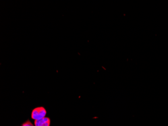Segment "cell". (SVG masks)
I'll return each mask as SVG.
<instances>
[{
  "mask_svg": "<svg viewBox=\"0 0 168 126\" xmlns=\"http://www.w3.org/2000/svg\"><path fill=\"white\" fill-rule=\"evenodd\" d=\"M46 111L43 107H37L33 109L31 113V118L34 120H39L45 117Z\"/></svg>",
  "mask_w": 168,
  "mask_h": 126,
  "instance_id": "obj_1",
  "label": "cell"
},
{
  "mask_svg": "<svg viewBox=\"0 0 168 126\" xmlns=\"http://www.w3.org/2000/svg\"><path fill=\"white\" fill-rule=\"evenodd\" d=\"M50 120L49 118L44 117L39 120H35V126H50Z\"/></svg>",
  "mask_w": 168,
  "mask_h": 126,
  "instance_id": "obj_2",
  "label": "cell"
},
{
  "mask_svg": "<svg viewBox=\"0 0 168 126\" xmlns=\"http://www.w3.org/2000/svg\"><path fill=\"white\" fill-rule=\"evenodd\" d=\"M22 126H33V125L31 123V122L29 121H26V122L25 123H24L23 124H22Z\"/></svg>",
  "mask_w": 168,
  "mask_h": 126,
  "instance_id": "obj_3",
  "label": "cell"
}]
</instances>
